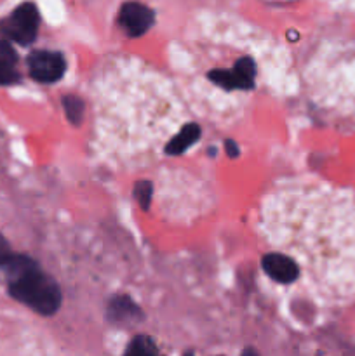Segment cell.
<instances>
[{"mask_svg": "<svg viewBox=\"0 0 355 356\" xmlns=\"http://www.w3.org/2000/svg\"><path fill=\"white\" fill-rule=\"evenodd\" d=\"M9 282V294L16 301L23 302L38 315L51 316L59 309L63 301L61 289L42 273L38 264L26 256H10L3 264Z\"/></svg>", "mask_w": 355, "mask_h": 356, "instance_id": "obj_1", "label": "cell"}, {"mask_svg": "<svg viewBox=\"0 0 355 356\" xmlns=\"http://www.w3.org/2000/svg\"><path fill=\"white\" fill-rule=\"evenodd\" d=\"M40 14L35 3L24 2L13 10L9 17L0 23V31L9 40L17 42L21 45H30L37 38Z\"/></svg>", "mask_w": 355, "mask_h": 356, "instance_id": "obj_2", "label": "cell"}, {"mask_svg": "<svg viewBox=\"0 0 355 356\" xmlns=\"http://www.w3.org/2000/svg\"><path fill=\"white\" fill-rule=\"evenodd\" d=\"M207 76L212 83L225 90H251L254 87L256 65L251 58H242L232 70H212Z\"/></svg>", "mask_w": 355, "mask_h": 356, "instance_id": "obj_3", "label": "cell"}, {"mask_svg": "<svg viewBox=\"0 0 355 356\" xmlns=\"http://www.w3.org/2000/svg\"><path fill=\"white\" fill-rule=\"evenodd\" d=\"M28 70L31 79L40 83L58 82L66 70L63 54L52 51H35L28 58Z\"/></svg>", "mask_w": 355, "mask_h": 356, "instance_id": "obj_4", "label": "cell"}, {"mask_svg": "<svg viewBox=\"0 0 355 356\" xmlns=\"http://www.w3.org/2000/svg\"><path fill=\"white\" fill-rule=\"evenodd\" d=\"M153 21H155L153 10L139 2H125L118 13V23L132 38L145 35L152 28Z\"/></svg>", "mask_w": 355, "mask_h": 356, "instance_id": "obj_5", "label": "cell"}, {"mask_svg": "<svg viewBox=\"0 0 355 356\" xmlns=\"http://www.w3.org/2000/svg\"><path fill=\"white\" fill-rule=\"evenodd\" d=\"M261 268L268 278L281 285H292L299 277V264L292 257L282 252H268L261 257Z\"/></svg>", "mask_w": 355, "mask_h": 356, "instance_id": "obj_6", "label": "cell"}, {"mask_svg": "<svg viewBox=\"0 0 355 356\" xmlns=\"http://www.w3.org/2000/svg\"><path fill=\"white\" fill-rule=\"evenodd\" d=\"M108 318L115 323H127L141 320V309L127 296H118L108 306Z\"/></svg>", "mask_w": 355, "mask_h": 356, "instance_id": "obj_7", "label": "cell"}, {"mask_svg": "<svg viewBox=\"0 0 355 356\" xmlns=\"http://www.w3.org/2000/svg\"><path fill=\"white\" fill-rule=\"evenodd\" d=\"M17 54L7 40H0V86H13L19 82V72L16 70Z\"/></svg>", "mask_w": 355, "mask_h": 356, "instance_id": "obj_8", "label": "cell"}, {"mask_svg": "<svg viewBox=\"0 0 355 356\" xmlns=\"http://www.w3.org/2000/svg\"><path fill=\"white\" fill-rule=\"evenodd\" d=\"M200 138V127L197 124H187L180 131V134L174 136L166 146L167 155H181V153L187 152L191 145L198 141Z\"/></svg>", "mask_w": 355, "mask_h": 356, "instance_id": "obj_9", "label": "cell"}, {"mask_svg": "<svg viewBox=\"0 0 355 356\" xmlns=\"http://www.w3.org/2000/svg\"><path fill=\"white\" fill-rule=\"evenodd\" d=\"M63 110H65V115L66 118H68V122L72 125H79L80 122H82L84 118V101L80 99L79 96H73V94H70V96H65L63 97Z\"/></svg>", "mask_w": 355, "mask_h": 356, "instance_id": "obj_10", "label": "cell"}, {"mask_svg": "<svg viewBox=\"0 0 355 356\" xmlns=\"http://www.w3.org/2000/svg\"><path fill=\"white\" fill-rule=\"evenodd\" d=\"M159 353L155 343L148 336H138L131 341V344L125 350V355L131 356H153Z\"/></svg>", "mask_w": 355, "mask_h": 356, "instance_id": "obj_11", "label": "cell"}, {"mask_svg": "<svg viewBox=\"0 0 355 356\" xmlns=\"http://www.w3.org/2000/svg\"><path fill=\"white\" fill-rule=\"evenodd\" d=\"M152 195H153V186L150 181H138L134 184V198L139 202L141 209H148L150 202H152Z\"/></svg>", "mask_w": 355, "mask_h": 356, "instance_id": "obj_12", "label": "cell"}, {"mask_svg": "<svg viewBox=\"0 0 355 356\" xmlns=\"http://www.w3.org/2000/svg\"><path fill=\"white\" fill-rule=\"evenodd\" d=\"M10 256H13V252H10L9 243H7V240L0 235V268L10 259Z\"/></svg>", "mask_w": 355, "mask_h": 356, "instance_id": "obj_13", "label": "cell"}, {"mask_svg": "<svg viewBox=\"0 0 355 356\" xmlns=\"http://www.w3.org/2000/svg\"><path fill=\"white\" fill-rule=\"evenodd\" d=\"M225 146L230 159H237V156H239V146H237V143L233 141V139H228V141L225 143Z\"/></svg>", "mask_w": 355, "mask_h": 356, "instance_id": "obj_14", "label": "cell"}]
</instances>
